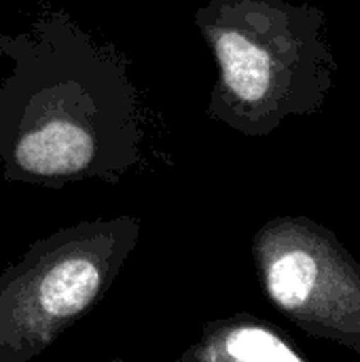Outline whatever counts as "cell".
<instances>
[{"instance_id": "8992f818", "label": "cell", "mask_w": 360, "mask_h": 362, "mask_svg": "<svg viewBox=\"0 0 360 362\" xmlns=\"http://www.w3.org/2000/svg\"><path fill=\"white\" fill-rule=\"evenodd\" d=\"M108 362H125V361H123L121 356H117V358H110V361H108Z\"/></svg>"}, {"instance_id": "277c9868", "label": "cell", "mask_w": 360, "mask_h": 362, "mask_svg": "<svg viewBox=\"0 0 360 362\" xmlns=\"http://www.w3.org/2000/svg\"><path fill=\"white\" fill-rule=\"evenodd\" d=\"M265 297L303 333L360 354V265L308 216H276L252 238Z\"/></svg>"}, {"instance_id": "7a4b0ae2", "label": "cell", "mask_w": 360, "mask_h": 362, "mask_svg": "<svg viewBox=\"0 0 360 362\" xmlns=\"http://www.w3.org/2000/svg\"><path fill=\"white\" fill-rule=\"evenodd\" d=\"M195 25L216 64L206 112L242 136L316 115L335 85L327 15L312 2L208 0Z\"/></svg>"}, {"instance_id": "6da1fadb", "label": "cell", "mask_w": 360, "mask_h": 362, "mask_svg": "<svg viewBox=\"0 0 360 362\" xmlns=\"http://www.w3.org/2000/svg\"><path fill=\"white\" fill-rule=\"evenodd\" d=\"M13 62L0 83V172L6 182L62 189L119 185L142 161L144 121L125 57L66 11L0 32Z\"/></svg>"}, {"instance_id": "3957f363", "label": "cell", "mask_w": 360, "mask_h": 362, "mask_svg": "<svg viewBox=\"0 0 360 362\" xmlns=\"http://www.w3.org/2000/svg\"><path fill=\"white\" fill-rule=\"evenodd\" d=\"M132 214L81 221L30 248L0 274V362H30L83 320L138 246Z\"/></svg>"}, {"instance_id": "5b68a950", "label": "cell", "mask_w": 360, "mask_h": 362, "mask_svg": "<svg viewBox=\"0 0 360 362\" xmlns=\"http://www.w3.org/2000/svg\"><path fill=\"white\" fill-rule=\"evenodd\" d=\"M174 362H312L272 322L252 314L210 320Z\"/></svg>"}]
</instances>
